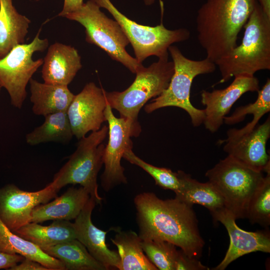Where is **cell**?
I'll use <instances>...</instances> for the list:
<instances>
[{
	"instance_id": "cell-1",
	"label": "cell",
	"mask_w": 270,
	"mask_h": 270,
	"mask_svg": "<svg viewBox=\"0 0 270 270\" xmlns=\"http://www.w3.org/2000/svg\"><path fill=\"white\" fill-rule=\"evenodd\" d=\"M134 204L138 236L142 240L168 242L188 256L200 259L204 242L192 206L176 198L162 200L152 192L137 194Z\"/></svg>"
},
{
	"instance_id": "cell-2",
	"label": "cell",
	"mask_w": 270,
	"mask_h": 270,
	"mask_svg": "<svg viewBox=\"0 0 270 270\" xmlns=\"http://www.w3.org/2000/svg\"><path fill=\"white\" fill-rule=\"evenodd\" d=\"M256 0H206L198 10V40L206 58L214 64L237 46L239 32Z\"/></svg>"
},
{
	"instance_id": "cell-3",
	"label": "cell",
	"mask_w": 270,
	"mask_h": 270,
	"mask_svg": "<svg viewBox=\"0 0 270 270\" xmlns=\"http://www.w3.org/2000/svg\"><path fill=\"white\" fill-rule=\"evenodd\" d=\"M244 28L241 44L215 62L222 76L218 84L237 76H254L258 71L270 70V18L257 2Z\"/></svg>"
},
{
	"instance_id": "cell-4",
	"label": "cell",
	"mask_w": 270,
	"mask_h": 270,
	"mask_svg": "<svg viewBox=\"0 0 270 270\" xmlns=\"http://www.w3.org/2000/svg\"><path fill=\"white\" fill-rule=\"evenodd\" d=\"M174 64V72L168 88L151 102L144 110L151 113L156 110L174 106L185 110L190 116L192 124L198 127L203 124L204 110L195 108L190 101V92L194 79L198 76L213 72L216 64L206 58L193 60L186 57L176 46L168 48Z\"/></svg>"
},
{
	"instance_id": "cell-5",
	"label": "cell",
	"mask_w": 270,
	"mask_h": 270,
	"mask_svg": "<svg viewBox=\"0 0 270 270\" xmlns=\"http://www.w3.org/2000/svg\"><path fill=\"white\" fill-rule=\"evenodd\" d=\"M205 176L222 196L224 207L236 219L246 218L250 201L262 183V172L228 155Z\"/></svg>"
},
{
	"instance_id": "cell-6",
	"label": "cell",
	"mask_w": 270,
	"mask_h": 270,
	"mask_svg": "<svg viewBox=\"0 0 270 270\" xmlns=\"http://www.w3.org/2000/svg\"><path fill=\"white\" fill-rule=\"evenodd\" d=\"M94 0L84 3L78 10L64 18L77 22L85 28L86 40L104 51L112 60L120 62L136 74L142 66L126 51L130 42L120 25L108 18Z\"/></svg>"
},
{
	"instance_id": "cell-7",
	"label": "cell",
	"mask_w": 270,
	"mask_h": 270,
	"mask_svg": "<svg viewBox=\"0 0 270 270\" xmlns=\"http://www.w3.org/2000/svg\"><path fill=\"white\" fill-rule=\"evenodd\" d=\"M108 126L92 132L80 140L74 152L54 175L52 182L60 190L68 184H79L88 192L96 204L102 200L98 192L97 176L103 163L104 145Z\"/></svg>"
},
{
	"instance_id": "cell-8",
	"label": "cell",
	"mask_w": 270,
	"mask_h": 270,
	"mask_svg": "<svg viewBox=\"0 0 270 270\" xmlns=\"http://www.w3.org/2000/svg\"><path fill=\"white\" fill-rule=\"evenodd\" d=\"M174 72V64L168 56L158 58L148 68L136 72L132 84L122 92L104 91L106 100L120 117L138 121L140 109L152 98L160 96L168 86Z\"/></svg>"
},
{
	"instance_id": "cell-9",
	"label": "cell",
	"mask_w": 270,
	"mask_h": 270,
	"mask_svg": "<svg viewBox=\"0 0 270 270\" xmlns=\"http://www.w3.org/2000/svg\"><path fill=\"white\" fill-rule=\"evenodd\" d=\"M100 8L106 9L118 22L131 44L138 62L147 58L168 56V48L173 44L186 40L190 31L184 28L170 30L162 22L155 26L142 25L121 13L110 0H94Z\"/></svg>"
},
{
	"instance_id": "cell-10",
	"label": "cell",
	"mask_w": 270,
	"mask_h": 270,
	"mask_svg": "<svg viewBox=\"0 0 270 270\" xmlns=\"http://www.w3.org/2000/svg\"><path fill=\"white\" fill-rule=\"evenodd\" d=\"M38 32L29 44L14 46L0 60V86L8 93L11 104L21 108L27 96L26 87L33 74L43 64L44 59H32L36 52L44 51L48 46L47 38H40Z\"/></svg>"
},
{
	"instance_id": "cell-11",
	"label": "cell",
	"mask_w": 270,
	"mask_h": 270,
	"mask_svg": "<svg viewBox=\"0 0 270 270\" xmlns=\"http://www.w3.org/2000/svg\"><path fill=\"white\" fill-rule=\"evenodd\" d=\"M104 114L108 123V140L104 152V170L101 176V186L108 192L118 184L128 182L120 161L124 152L132 149L131 138L138 136L141 128L138 121L116 117L108 102Z\"/></svg>"
},
{
	"instance_id": "cell-12",
	"label": "cell",
	"mask_w": 270,
	"mask_h": 270,
	"mask_svg": "<svg viewBox=\"0 0 270 270\" xmlns=\"http://www.w3.org/2000/svg\"><path fill=\"white\" fill-rule=\"evenodd\" d=\"M60 190L52 182L44 188L27 192L13 184L0 188V219L12 232L31 222L33 209L56 197Z\"/></svg>"
},
{
	"instance_id": "cell-13",
	"label": "cell",
	"mask_w": 270,
	"mask_h": 270,
	"mask_svg": "<svg viewBox=\"0 0 270 270\" xmlns=\"http://www.w3.org/2000/svg\"><path fill=\"white\" fill-rule=\"evenodd\" d=\"M226 136L218 143L224 144L223 150L228 156L253 169L270 173V156L266 150L270 137V116L248 132L238 134L233 128L227 131Z\"/></svg>"
},
{
	"instance_id": "cell-14",
	"label": "cell",
	"mask_w": 270,
	"mask_h": 270,
	"mask_svg": "<svg viewBox=\"0 0 270 270\" xmlns=\"http://www.w3.org/2000/svg\"><path fill=\"white\" fill-rule=\"evenodd\" d=\"M104 91L90 82L74 95L66 114L73 135L78 140L90 132L99 130L106 121L104 112L107 102Z\"/></svg>"
},
{
	"instance_id": "cell-15",
	"label": "cell",
	"mask_w": 270,
	"mask_h": 270,
	"mask_svg": "<svg viewBox=\"0 0 270 270\" xmlns=\"http://www.w3.org/2000/svg\"><path fill=\"white\" fill-rule=\"evenodd\" d=\"M259 90V81L256 76L240 75L234 76L232 82L224 89L202 90L201 102L206 106L203 122L206 128L212 133L216 132L224 124V118L240 96Z\"/></svg>"
},
{
	"instance_id": "cell-16",
	"label": "cell",
	"mask_w": 270,
	"mask_h": 270,
	"mask_svg": "<svg viewBox=\"0 0 270 270\" xmlns=\"http://www.w3.org/2000/svg\"><path fill=\"white\" fill-rule=\"evenodd\" d=\"M214 220L226 228L230 243L225 256L213 270H224L232 262L244 255L256 252H270V234L267 230L247 232L236 224V218L225 208L210 212Z\"/></svg>"
},
{
	"instance_id": "cell-17",
	"label": "cell",
	"mask_w": 270,
	"mask_h": 270,
	"mask_svg": "<svg viewBox=\"0 0 270 270\" xmlns=\"http://www.w3.org/2000/svg\"><path fill=\"white\" fill-rule=\"evenodd\" d=\"M96 204L94 200L90 197L75 219L73 224L76 238L83 244L90 254L106 270L118 269L120 258L118 251L110 250L106 242V234L108 231L99 229L92 221V212Z\"/></svg>"
},
{
	"instance_id": "cell-18",
	"label": "cell",
	"mask_w": 270,
	"mask_h": 270,
	"mask_svg": "<svg viewBox=\"0 0 270 270\" xmlns=\"http://www.w3.org/2000/svg\"><path fill=\"white\" fill-rule=\"evenodd\" d=\"M82 68L76 49L55 42L48 47L44 59L42 77L45 83L68 86Z\"/></svg>"
},
{
	"instance_id": "cell-19",
	"label": "cell",
	"mask_w": 270,
	"mask_h": 270,
	"mask_svg": "<svg viewBox=\"0 0 270 270\" xmlns=\"http://www.w3.org/2000/svg\"><path fill=\"white\" fill-rule=\"evenodd\" d=\"M90 198L84 187H71L53 201L36 206L32 211L31 222L75 220Z\"/></svg>"
},
{
	"instance_id": "cell-20",
	"label": "cell",
	"mask_w": 270,
	"mask_h": 270,
	"mask_svg": "<svg viewBox=\"0 0 270 270\" xmlns=\"http://www.w3.org/2000/svg\"><path fill=\"white\" fill-rule=\"evenodd\" d=\"M29 83L32 111L37 116L66 112L74 96L66 86L40 82L32 78Z\"/></svg>"
},
{
	"instance_id": "cell-21",
	"label": "cell",
	"mask_w": 270,
	"mask_h": 270,
	"mask_svg": "<svg viewBox=\"0 0 270 270\" xmlns=\"http://www.w3.org/2000/svg\"><path fill=\"white\" fill-rule=\"evenodd\" d=\"M30 23L17 11L12 0H0V60L14 46L24 43Z\"/></svg>"
},
{
	"instance_id": "cell-22",
	"label": "cell",
	"mask_w": 270,
	"mask_h": 270,
	"mask_svg": "<svg viewBox=\"0 0 270 270\" xmlns=\"http://www.w3.org/2000/svg\"><path fill=\"white\" fill-rule=\"evenodd\" d=\"M0 251L16 254L36 261L49 270H66L62 262L44 252L38 246L10 231L0 219Z\"/></svg>"
},
{
	"instance_id": "cell-23",
	"label": "cell",
	"mask_w": 270,
	"mask_h": 270,
	"mask_svg": "<svg viewBox=\"0 0 270 270\" xmlns=\"http://www.w3.org/2000/svg\"><path fill=\"white\" fill-rule=\"evenodd\" d=\"M13 232L40 248L76 239L74 224L66 220H56L48 226L30 222Z\"/></svg>"
},
{
	"instance_id": "cell-24",
	"label": "cell",
	"mask_w": 270,
	"mask_h": 270,
	"mask_svg": "<svg viewBox=\"0 0 270 270\" xmlns=\"http://www.w3.org/2000/svg\"><path fill=\"white\" fill-rule=\"evenodd\" d=\"M112 243L118 248L120 258V270H157L156 267L149 260L142 250V240L132 230L122 231L116 228Z\"/></svg>"
},
{
	"instance_id": "cell-25",
	"label": "cell",
	"mask_w": 270,
	"mask_h": 270,
	"mask_svg": "<svg viewBox=\"0 0 270 270\" xmlns=\"http://www.w3.org/2000/svg\"><path fill=\"white\" fill-rule=\"evenodd\" d=\"M40 248L62 262L66 270H106L76 239Z\"/></svg>"
},
{
	"instance_id": "cell-26",
	"label": "cell",
	"mask_w": 270,
	"mask_h": 270,
	"mask_svg": "<svg viewBox=\"0 0 270 270\" xmlns=\"http://www.w3.org/2000/svg\"><path fill=\"white\" fill-rule=\"evenodd\" d=\"M178 172L182 186L175 198L190 206H202L210 212L225 208L222 196L210 182H199L184 172Z\"/></svg>"
},
{
	"instance_id": "cell-27",
	"label": "cell",
	"mask_w": 270,
	"mask_h": 270,
	"mask_svg": "<svg viewBox=\"0 0 270 270\" xmlns=\"http://www.w3.org/2000/svg\"><path fill=\"white\" fill-rule=\"evenodd\" d=\"M73 136L66 112H58L44 116V123L26 134V140L30 146L50 142L67 144Z\"/></svg>"
},
{
	"instance_id": "cell-28",
	"label": "cell",
	"mask_w": 270,
	"mask_h": 270,
	"mask_svg": "<svg viewBox=\"0 0 270 270\" xmlns=\"http://www.w3.org/2000/svg\"><path fill=\"white\" fill-rule=\"evenodd\" d=\"M256 100L253 103L237 108L232 115L224 118V123L232 125L244 120L247 114L253 115L252 120L240 129L234 128L238 134L251 131L258 124L260 119L270 111V80L268 78L262 88L258 92Z\"/></svg>"
},
{
	"instance_id": "cell-29",
	"label": "cell",
	"mask_w": 270,
	"mask_h": 270,
	"mask_svg": "<svg viewBox=\"0 0 270 270\" xmlns=\"http://www.w3.org/2000/svg\"><path fill=\"white\" fill-rule=\"evenodd\" d=\"M123 158L148 172L154 179L156 185L164 189L172 190L175 194L180 191L182 183L178 171L174 172L168 168L152 165L136 156L132 149L126 150Z\"/></svg>"
},
{
	"instance_id": "cell-30",
	"label": "cell",
	"mask_w": 270,
	"mask_h": 270,
	"mask_svg": "<svg viewBox=\"0 0 270 270\" xmlns=\"http://www.w3.org/2000/svg\"><path fill=\"white\" fill-rule=\"evenodd\" d=\"M246 218L252 224L268 227L270 224V173L251 198Z\"/></svg>"
},
{
	"instance_id": "cell-31",
	"label": "cell",
	"mask_w": 270,
	"mask_h": 270,
	"mask_svg": "<svg viewBox=\"0 0 270 270\" xmlns=\"http://www.w3.org/2000/svg\"><path fill=\"white\" fill-rule=\"evenodd\" d=\"M142 250L149 260L160 270H175L178 250L174 244L166 241H142Z\"/></svg>"
},
{
	"instance_id": "cell-32",
	"label": "cell",
	"mask_w": 270,
	"mask_h": 270,
	"mask_svg": "<svg viewBox=\"0 0 270 270\" xmlns=\"http://www.w3.org/2000/svg\"><path fill=\"white\" fill-rule=\"evenodd\" d=\"M209 268L199 260L190 257L182 250H178L176 262L175 270H206Z\"/></svg>"
},
{
	"instance_id": "cell-33",
	"label": "cell",
	"mask_w": 270,
	"mask_h": 270,
	"mask_svg": "<svg viewBox=\"0 0 270 270\" xmlns=\"http://www.w3.org/2000/svg\"><path fill=\"white\" fill-rule=\"evenodd\" d=\"M24 258V256L19 254H12L0 251V269H10Z\"/></svg>"
},
{
	"instance_id": "cell-34",
	"label": "cell",
	"mask_w": 270,
	"mask_h": 270,
	"mask_svg": "<svg viewBox=\"0 0 270 270\" xmlns=\"http://www.w3.org/2000/svg\"><path fill=\"white\" fill-rule=\"evenodd\" d=\"M10 270H49L41 264L34 260L25 258L20 264L11 268Z\"/></svg>"
},
{
	"instance_id": "cell-35",
	"label": "cell",
	"mask_w": 270,
	"mask_h": 270,
	"mask_svg": "<svg viewBox=\"0 0 270 270\" xmlns=\"http://www.w3.org/2000/svg\"><path fill=\"white\" fill-rule=\"evenodd\" d=\"M84 3V0H64L62 10L58 14V16L64 17L67 14L78 10Z\"/></svg>"
},
{
	"instance_id": "cell-36",
	"label": "cell",
	"mask_w": 270,
	"mask_h": 270,
	"mask_svg": "<svg viewBox=\"0 0 270 270\" xmlns=\"http://www.w3.org/2000/svg\"><path fill=\"white\" fill-rule=\"evenodd\" d=\"M263 12L270 18V0H256Z\"/></svg>"
},
{
	"instance_id": "cell-37",
	"label": "cell",
	"mask_w": 270,
	"mask_h": 270,
	"mask_svg": "<svg viewBox=\"0 0 270 270\" xmlns=\"http://www.w3.org/2000/svg\"><path fill=\"white\" fill-rule=\"evenodd\" d=\"M144 4L147 6H150L154 3L155 0H144Z\"/></svg>"
},
{
	"instance_id": "cell-38",
	"label": "cell",
	"mask_w": 270,
	"mask_h": 270,
	"mask_svg": "<svg viewBox=\"0 0 270 270\" xmlns=\"http://www.w3.org/2000/svg\"><path fill=\"white\" fill-rule=\"evenodd\" d=\"M2 88L0 86V90H1V88Z\"/></svg>"
},
{
	"instance_id": "cell-39",
	"label": "cell",
	"mask_w": 270,
	"mask_h": 270,
	"mask_svg": "<svg viewBox=\"0 0 270 270\" xmlns=\"http://www.w3.org/2000/svg\"><path fill=\"white\" fill-rule=\"evenodd\" d=\"M35 0L38 1V0Z\"/></svg>"
}]
</instances>
